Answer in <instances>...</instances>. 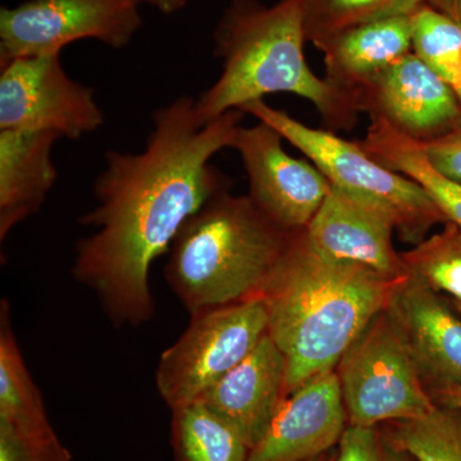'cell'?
<instances>
[{"instance_id": "26", "label": "cell", "mask_w": 461, "mask_h": 461, "mask_svg": "<svg viewBox=\"0 0 461 461\" xmlns=\"http://www.w3.org/2000/svg\"><path fill=\"white\" fill-rule=\"evenodd\" d=\"M336 461H415L388 441L377 427L348 426L338 445Z\"/></svg>"}, {"instance_id": "29", "label": "cell", "mask_w": 461, "mask_h": 461, "mask_svg": "<svg viewBox=\"0 0 461 461\" xmlns=\"http://www.w3.org/2000/svg\"><path fill=\"white\" fill-rule=\"evenodd\" d=\"M430 396L437 403L461 411V387L448 386L430 391Z\"/></svg>"}, {"instance_id": "31", "label": "cell", "mask_w": 461, "mask_h": 461, "mask_svg": "<svg viewBox=\"0 0 461 461\" xmlns=\"http://www.w3.org/2000/svg\"><path fill=\"white\" fill-rule=\"evenodd\" d=\"M338 456V448L335 450L327 451V453L320 455V456L314 457V459L308 461H336Z\"/></svg>"}, {"instance_id": "24", "label": "cell", "mask_w": 461, "mask_h": 461, "mask_svg": "<svg viewBox=\"0 0 461 461\" xmlns=\"http://www.w3.org/2000/svg\"><path fill=\"white\" fill-rule=\"evenodd\" d=\"M411 18L412 50L454 89L461 80V27L424 3Z\"/></svg>"}, {"instance_id": "20", "label": "cell", "mask_w": 461, "mask_h": 461, "mask_svg": "<svg viewBox=\"0 0 461 461\" xmlns=\"http://www.w3.org/2000/svg\"><path fill=\"white\" fill-rule=\"evenodd\" d=\"M176 461H248L250 447L238 430L202 402L173 409Z\"/></svg>"}, {"instance_id": "1", "label": "cell", "mask_w": 461, "mask_h": 461, "mask_svg": "<svg viewBox=\"0 0 461 461\" xmlns=\"http://www.w3.org/2000/svg\"><path fill=\"white\" fill-rule=\"evenodd\" d=\"M244 114L235 109L203 126L195 99L180 96L154 112L144 150L105 153L94 182L98 204L80 218L95 230L76 245L74 276L95 294L115 327L154 317L151 264L168 253L190 217L229 190L211 160L230 148Z\"/></svg>"}, {"instance_id": "27", "label": "cell", "mask_w": 461, "mask_h": 461, "mask_svg": "<svg viewBox=\"0 0 461 461\" xmlns=\"http://www.w3.org/2000/svg\"><path fill=\"white\" fill-rule=\"evenodd\" d=\"M420 147L437 171L461 184V123L442 138Z\"/></svg>"}, {"instance_id": "4", "label": "cell", "mask_w": 461, "mask_h": 461, "mask_svg": "<svg viewBox=\"0 0 461 461\" xmlns=\"http://www.w3.org/2000/svg\"><path fill=\"white\" fill-rule=\"evenodd\" d=\"M295 235L222 191L182 226L166 280L190 314L263 297Z\"/></svg>"}, {"instance_id": "16", "label": "cell", "mask_w": 461, "mask_h": 461, "mask_svg": "<svg viewBox=\"0 0 461 461\" xmlns=\"http://www.w3.org/2000/svg\"><path fill=\"white\" fill-rule=\"evenodd\" d=\"M318 50L323 53L326 80L353 99L359 87L414 51L411 14L351 27L321 42Z\"/></svg>"}, {"instance_id": "15", "label": "cell", "mask_w": 461, "mask_h": 461, "mask_svg": "<svg viewBox=\"0 0 461 461\" xmlns=\"http://www.w3.org/2000/svg\"><path fill=\"white\" fill-rule=\"evenodd\" d=\"M286 357L267 333L257 348L205 391L202 402L238 430L250 451L286 399Z\"/></svg>"}, {"instance_id": "12", "label": "cell", "mask_w": 461, "mask_h": 461, "mask_svg": "<svg viewBox=\"0 0 461 461\" xmlns=\"http://www.w3.org/2000/svg\"><path fill=\"white\" fill-rule=\"evenodd\" d=\"M386 311L427 390L461 387V315L454 306L406 273Z\"/></svg>"}, {"instance_id": "9", "label": "cell", "mask_w": 461, "mask_h": 461, "mask_svg": "<svg viewBox=\"0 0 461 461\" xmlns=\"http://www.w3.org/2000/svg\"><path fill=\"white\" fill-rule=\"evenodd\" d=\"M0 71V130L77 140L104 123L93 89L66 74L60 54L14 58Z\"/></svg>"}, {"instance_id": "10", "label": "cell", "mask_w": 461, "mask_h": 461, "mask_svg": "<svg viewBox=\"0 0 461 461\" xmlns=\"http://www.w3.org/2000/svg\"><path fill=\"white\" fill-rule=\"evenodd\" d=\"M284 138L269 124L239 126L230 148L247 172L249 198L268 220L290 232L304 230L332 185L313 165L288 156Z\"/></svg>"}, {"instance_id": "11", "label": "cell", "mask_w": 461, "mask_h": 461, "mask_svg": "<svg viewBox=\"0 0 461 461\" xmlns=\"http://www.w3.org/2000/svg\"><path fill=\"white\" fill-rule=\"evenodd\" d=\"M353 99L360 113L420 144L442 138L461 123L459 96L414 51L359 87Z\"/></svg>"}, {"instance_id": "19", "label": "cell", "mask_w": 461, "mask_h": 461, "mask_svg": "<svg viewBox=\"0 0 461 461\" xmlns=\"http://www.w3.org/2000/svg\"><path fill=\"white\" fill-rule=\"evenodd\" d=\"M0 421L21 429H53L21 354L5 299L0 305Z\"/></svg>"}, {"instance_id": "7", "label": "cell", "mask_w": 461, "mask_h": 461, "mask_svg": "<svg viewBox=\"0 0 461 461\" xmlns=\"http://www.w3.org/2000/svg\"><path fill=\"white\" fill-rule=\"evenodd\" d=\"M190 315L189 327L157 366L158 393L171 411L198 402L268 333L263 297Z\"/></svg>"}, {"instance_id": "13", "label": "cell", "mask_w": 461, "mask_h": 461, "mask_svg": "<svg viewBox=\"0 0 461 461\" xmlns=\"http://www.w3.org/2000/svg\"><path fill=\"white\" fill-rule=\"evenodd\" d=\"M338 372L321 373L284 400L248 461H308L333 450L348 429Z\"/></svg>"}, {"instance_id": "3", "label": "cell", "mask_w": 461, "mask_h": 461, "mask_svg": "<svg viewBox=\"0 0 461 461\" xmlns=\"http://www.w3.org/2000/svg\"><path fill=\"white\" fill-rule=\"evenodd\" d=\"M222 74L195 100L200 123L271 94L288 93L317 108L332 131L357 124L354 100L312 71L304 54V0H280L271 7L256 0H232L214 33Z\"/></svg>"}, {"instance_id": "32", "label": "cell", "mask_w": 461, "mask_h": 461, "mask_svg": "<svg viewBox=\"0 0 461 461\" xmlns=\"http://www.w3.org/2000/svg\"><path fill=\"white\" fill-rule=\"evenodd\" d=\"M451 305L454 306L455 311L457 312L461 315V303L455 302V300H451Z\"/></svg>"}, {"instance_id": "28", "label": "cell", "mask_w": 461, "mask_h": 461, "mask_svg": "<svg viewBox=\"0 0 461 461\" xmlns=\"http://www.w3.org/2000/svg\"><path fill=\"white\" fill-rule=\"evenodd\" d=\"M423 3L461 27V0H423Z\"/></svg>"}, {"instance_id": "33", "label": "cell", "mask_w": 461, "mask_h": 461, "mask_svg": "<svg viewBox=\"0 0 461 461\" xmlns=\"http://www.w3.org/2000/svg\"><path fill=\"white\" fill-rule=\"evenodd\" d=\"M454 91L456 93V95L459 96L461 102V80L456 84V86L454 87Z\"/></svg>"}, {"instance_id": "18", "label": "cell", "mask_w": 461, "mask_h": 461, "mask_svg": "<svg viewBox=\"0 0 461 461\" xmlns=\"http://www.w3.org/2000/svg\"><path fill=\"white\" fill-rule=\"evenodd\" d=\"M359 145L381 165L420 185L448 222L461 230V184L437 171L417 141L400 135L384 121L372 120Z\"/></svg>"}, {"instance_id": "30", "label": "cell", "mask_w": 461, "mask_h": 461, "mask_svg": "<svg viewBox=\"0 0 461 461\" xmlns=\"http://www.w3.org/2000/svg\"><path fill=\"white\" fill-rule=\"evenodd\" d=\"M141 5H150L165 14H173L186 5L189 0H139Z\"/></svg>"}, {"instance_id": "25", "label": "cell", "mask_w": 461, "mask_h": 461, "mask_svg": "<svg viewBox=\"0 0 461 461\" xmlns=\"http://www.w3.org/2000/svg\"><path fill=\"white\" fill-rule=\"evenodd\" d=\"M54 429H21L0 421V461H71Z\"/></svg>"}, {"instance_id": "14", "label": "cell", "mask_w": 461, "mask_h": 461, "mask_svg": "<svg viewBox=\"0 0 461 461\" xmlns=\"http://www.w3.org/2000/svg\"><path fill=\"white\" fill-rule=\"evenodd\" d=\"M395 230L384 209L332 187L304 232L309 244L330 259L400 278L408 272L393 248Z\"/></svg>"}, {"instance_id": "23", "label": "cell", "mask_w": 461, "mask_h": 461, "mask_svg": "<svg viewBox=\"0 0 461 461\" xmlns=\"http://www.w3.org/2000/svg\"><path fill=\"white\" fill-rule=\"evenodd\" d=\"M402 258L409 275L461 303V230L456 224L445 223L441 232L424 239Z\"/></svg>"}, {"instance_id": "21", "label": "cell", "mask_w": 461, "mask_h": 461, "mask_svg": "<svg viewBox=\"0 0 461 461\" xmlns=\"http://www.w3.org/2000/svg\"><path fill=\"white\" fill-rule=\"evenodd\" d=\"M384 436L415 461H461V411L441 403L418 420L391 421Z\"/></svg>"}, {"instance_id": "17", "label": "cell", "mask_w": 461, "mask_h": 461, "mask_svg": "<svg viewBox=\"0 0 461 461\" xmlns=\"http://www.w3.org/2000/svg\"><path fill=\"white\" fill-rule=\"evenodd\" d=\"M53 132L0 130V240L35 214L56 185Z\"/></svg>"}, {"instance_id": "22", "label": "cell", "mask_w": 461, "mask_h": 461, "mask_svg": "<svg viewBox=\"0 0 461 461\" xmlns=\"http://www.w3.org/2000/svg\"><path fill=\"white\" fill-rule=\"evenodd\" d=\"M423 0H304L306 41L315 47L336 33L397 14H411Z\"/></svg>"}, {"instance_id": "5", "label": "cell", "mask_w": 461, "mask_h": 461, "mask_svg": "<svg viewBox=\"0 0 461 461\" xmlns=\"http://www.w3.org/2000/svg\"><path fill=\"white\" fill-rule=\"evenodd\" d=\"M239 111L273 127L326 176L332 187L384 209L403 241L418 245L433 226L448 222L420 185L373 159L359 142L345 140L330 130L312 129L264 100Z\"/></svg>"}, {"instance_id": "8", "label": "cell", "mask_w": 461, "mask_h": 461, "mask_svg": "<svg viewBox=\"0 0 461 461\" xmlns=\"http://www.w3.org/2000/svg\"><path fill=\"white\" fill-rule=\"evenodd\" d=\"M139 0H27L0 11V63L60 54L71 42L94 39L126 47L141 27Z\"/></svg>"}, {"instance_id": "2", "label": "cell", "mask_w": 461, "mask_h": 461, "mask_svg": "<svg viewBox=\"0 0 461 461\" xmlns=\"http://www.w3.org/2000/svg\"><path fill=\"white\" fill-rule=\"evenodd\" d=\"M402 277L330 259L309 244L304 230L296 232L263 295L268 335L286 357V396L335 371L369 321L387 308Z\"/></svg>"}, {"instance_id": "6", "label": "cell", "mask_w": 461, "mask_h": 461, "mask_svg": "<svg viewBox=\"0 0 461 461\" xmlns=\"http://www.w3.org/2000/svg\"><path fill=\"white\" fill-rule=\"evenodd\" d=\"M336 372L348 426L418 420L436 408L386 309L357 336Z\"/></svg>"}]
</instances>
